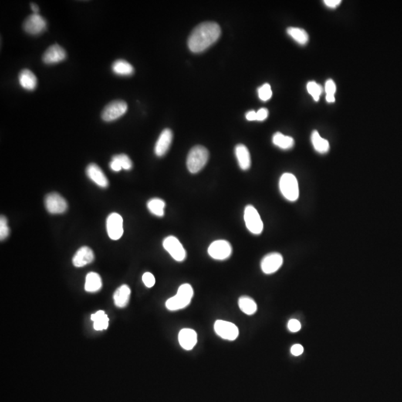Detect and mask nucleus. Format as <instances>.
<instances>
[{
	"mask_svg": "<svg viewBox=\"0 0 402 402\" xmlns=\"http://www.w3.org/2000/svg\"><path fill=\"white\" fill-rule=\"evenodd\" d=\"M221 30L214 22H205L197 25L188 40V46L194 53H200L210 47L219 39Z\"/></svg>",
	"mask_w": 402,
	"mask_h": 402,
	"instance_id": "f257e3e1",
	"label": "nucleus"
},
{
	"mask_svg": "<svg viewBox=\"0 0 402 402\" xmlns=\"http://www.w3.org/2000/svg\"><path fill=\"white\" fill-rule=\"evenodd\" d=\"M210 153L208 150L202 146L193 147L187 157V169L191 174H196L201 171L208 162Z\"/></svg>",
	"mask_w": 402,
	"mask_h": 402,
	"instance_id": "f03ea898",
	"label": "nucleus"
},
{
	"mask_svg": "<svg viewBox=\"0 0 402 402\" xmlns=\"http://www.w3.org/2000/svg\"><path fill=\"white\" fill-rule=\"evenodd\" d=\"M194 295L192 287L190 284L180 285L177 295L168 299L166 308L170 311H177L188 306Z\"/></svg>",
	"mask_w": 402,
	"mask_h": 402,
	"instance_id": "7ed1b4c3",
	"label": "nucleus"
},
{
	"mask_svg": "<svg viewBox=\"0 0 402 402\" xmlns=\"http://www.w3.org/2000/svg\"><path fill=\"white\" fill-rule=\"evenodd\" d=\"M279 190L283 197L291 202L296 201L299 198V190L297 179L291 173L282 174L279 180Z\"/></svg>",
	"mask_w": 402,
	"mask_h": 402,
	"instance_id": "20e7f679",
	"label": "nucleus"
},
{
	"mask_svg": "<svg viewBox=\"0 0 402 402\" xmlns=\"http://www.w3.org/2000/svg\"><path fill=\"white\" fill-rule=\"evenodd\" d=\"M244 221L247 230L254 235H260L262 233L264 224L255 207L251 205L246 207L244 214Z\"/></svg>",
	"mask_w": 402,
	"mask_h": 402,
	"instance_id": "39448f33",
	"label": "nucleus"
},
{
	"mask_svg": "<svg viewBox=\"0 0 402 402\" xmlns=\"http://www.w3.org/2000/svg\"><path fill=\"white\" fill-rule=\"evenodd\" d=\"M127 105L123 101H114L108 104L102 113V118L105 122H113L122 117L127 112Z\"/></svg>",
	"mask_w": 402,
	"mask_h": 402,
	"instance_id": "423d86ee",
	"label": "nucleus"
},
{
	"mask_svg": "<svg viewBox=\"0 0 402 402\" xmlns=\"http://www.w3.org/2000/svg\"><path fill=\"white\" fill-rule=\"evenodd\" d=\"M165 250L177 261H184L187 257V252L178 238L173 235L166 237L163 243Z\"/></svg>",
	"mask_w": 402,
	"mask_h": 402,
	"instance_id": "0eeeda50",
	"label": "nucleus"
},
{
	"mask_svg": "<svg viewBox=\"0 0 402 402\" xmlns=\"http://www.w3.org/2000/svg\"><path fill=\"white\" fill-rule=\"evenodd\" d=\"M106 231L112 240H119L124 233L123 218L116 212L111 213L106 219Z\"/></svg>",
	"mask_w": 402,
	"mask_h": 402,
	"instance_id": "6e6552de",
	"label": "nucleus"
},
{
	"mask_svg": "<svg viewBox=\"0 0 402 402\" xmlns=\"http://www.w3.org/2000/svg\"><path fill=\"white\" fill-rule=\"evenodd\" d=\"M232 246L225 240H218L210 244L208 254L212 258L216 260H225L232 254Z\"/></svg>",
	"mask_w": 402,
	"mask_h": 402,
	"instance_id": "1a4fd4ad",
	"label": "nucleus"
},
{
	"mask_svg": "<svg viewBox=\"0 0 402 402\" xmlns=\"http://www.w3.org/2000/svg\"><path fill=\"white\" fill-rule=\"evenodd\" d=\"M45 28L46 21L39 14L30 15L23 22V29L30 35H40L45 31Z\"/></svg>",
	"mask_w": 402,
	"mask_h": 402,
	"instance_id": "9d476101",
	"label": "nucleus"
},
{
	"mask_svg": "<svg viewBox=\"0 0 402 402\" xmlns=\"http://www.w3.org/2000/svg\"><path fill=\"white\" fill-rule=\"evenodd\" d=\"M45 208L51 214H62L67 210L66 200L58 193H51L45 199Z\"/></svg>",
	"mask_w": 402,
	"mask_h": 402,
	"instance_id": "9b49d317",
	"label": "nucleus"
},
{
	"mask_svg": "<svg viewBox=\"0 0 402 402\" xmlns=\"http://www.w3.org/2000/svg\"><path fill=\"white\" fill-rule=\"evenodd\" d=\"M214 331L218 336L227 340H235L239 334L238 327L235 324L224 320L216 321Z\"/></svg>",
	"mask_w": 402,
	"mask_h": 402,
	"instance_id": "f8f14e48",
	"label": "nucleus"
},
{
	"mask_svg": "<svg viewBox=\"0 0 402 402\" xmlns=\"http://www.w3.org/2000/svg\"><path fill=\"white\" fill-rule=\"evenodd\" d=\"M283 264V257L279 253H271L261 260V268L265 274L276 272Z\"/></svg>",
	"mask_w": 402,
	"mask_h": 402,
	"instance_id": "ddd939ff",
	"label": "nucleus"
},
{
	"mask_svg": "<svg viewBox=\"0 0 402 402\" xmlns=\"http://www.w3.org/2000/svg\"><path fill=\"white\" fill-rule=\"evenodd\" d=\"M66 58V51L58 44H54L44 52L42 61L46 64H55L64 61Z\"/></svg>",
	"mask_w": 402,
	"mask_h": 402,
	"instance_id": "4468645a",
	"label": "nucleus"
},
{
	"mask_svg": "<svg viewBox=\"0 0 402 402\" xmlns=\"http://www.w3.org/2000/svg\"><path fill=\"white\" fill-rule=\"evenodd\" d=\"M173 140V133L170 129L166 128L163 130L160 137L157 140L154 148V152L157 157H163L167 153L171 146Z\"/></svg>",
	"mask_w": 402,
	"mask_h": 402,
	"instance_id": "2eb2a0df",
	"label": "nucleus"
},
{
	"mask_svg": "<svg viewBox=\"0 0 402 402\" xmlns=\"http://www.w3.org/2000/svg\"><path fill=\"white\" fill-rule=\"evenodd\" d=\"M86 175L92 181L102 188H106L109 186V181L104 174L101 168L95 163H91L86 168Z\"/></svg>",
	"mask_w": 402,
	"mask_h": 402,
	"instance_id": "dca6fc26",
	"label": "nucleus"
},
{
	"mask_svg": "<svg viewBox=\"0 0 402 402\" xmlns=\"http://www.w3.org/2000/svg\"><path fill=\"white\" fill-rule=\"evenodd\" d=\"M93 251L88 247H81L72 258V263L76 268H82L92 263L94 260Z\"/></svg>",
	"mask_w": 402,
	"mask_h": 402,
	"instance_id": "f3484780",
	"label": "nucleus"
},
{
	"mask_svg": "<svg viewBox=\"0 0 402 402\" xmlns=\"http://www.w3.org/2000/svg\"><path fill=\"white\" fill-rule=\"evenodd\" d=\"M179 343L185 350H191L197 341V333L191 329H183L178 335Z\"/></svg>",
	"mask_w": 402,
	"mask_h": 402,
	"instance_id": "a211bd4d",
	"label": "nucleus"
},
{
	"mask_svg": "<svg viewBox=\"0 0 402 402\" xmlns=\"http://www.w3.org/2000/svg\"><path fill=\"white\" fill-rule=\"evenodd\" d=\"M235 156L241 170L247 171L251 168V158L250 151L244 145L239 144L235 146Z\"/></svg>",
	"mask_w": 402,
	"mask_h": 402,
	"instance_id": "6ab92c4d",
	"label": "nucleus"
},
{
	"mask_svg": "<svg viewBox=\"0 0 402 402\" xmlns=\"http://www.w3.org/2000/svg\"><path fill=\"white\" fill-rule=\"evenodd\" d=\"M19 83L26 90H34L38 85V79L35 74L29 69H23L19 75Z\"/></svg>",
	"mask_w": 402,
	"mask_h": 402,
	"instance_id": "aec40b11",
	"label": "nucleus"
},
{
	"mask_svg": "<svg viewBox=\"0 0 402 402\" xmlns=\"http://www.w3.org/2000/svg\"><path fill=\"white\" fill-rule=\"evenodd\" d=\"M130 289L127 285L119 287L113 295L114 303L119 308H125L130 300Z\"/></svg>",
	"mask_w": 402,
	"mask_h": 402,
	"instance_id": "412c9836",
	"label": "nucleus"
},
{
	"mask_svg": "<svg viewBox=\"0 0 402 402\" xmlns=\"http://www.w3.org/2000/svg\"><path fill=\"white\" fill-rule=\"evenodd\" d=\"M112 70L120 76H130L134 72V68L125 60H117L112 65Z\"/></svg>",
	"mask_w": 402,
	"mask_h": 402,
	"instance_id": "4be33fe9",
	"label": "nucleus"
},
{
	"mask_svg": "<svg viewBox=\"0 0 402 402\" xmlns=\"http://www.w3.org/2000/svg\"><path fill=\"white\" fill-rule=\"evenodd\" d=\"M102 282L100 275L95 272H90L86 275L85 290L87 292H96L102 288Z\"/></svg>",
	"mask_w": 402,
	"mask_h": 402,
	"instance_id": "5701e85b",
	"label": "nucleus"
},
{
	"mask_svg": "<svg viewBox=\"0 0 402 402\" xmlns=\"http://www.w3.org/2000/svg\"><path fill=\"white\" fill-rule=\"evenodd\" d=\"M273 143L279 148L288 150L295 146V140L291 136H285L282 133L277 132L273 136Z\"/></svg>",
	"mask_w": 402,
	"mask_h": 402,
	"instance_id": "b1692460",
	"label": "nucleus"
},
{
	"mask_svg": "<svg viewBox=\"0 0 402 402\" xmlns=\"http://www.w3.org/2000/svg\"><path fill=\"white\" fill-rule=\"evenodd\" d=\"M312 143L313 145L314 148L318 152V153H327L330 148L329 141L324 138L321 137L320 135L319 134L318 131L314 130L312 133Z\"/></svg>",
	"mask_w": 402,
	"mask_h": 402,
	"instance_id": "393cba45",
	"label": "nucleus"
},
{
	"mask_svg": "<svg viewBox=\"0 0 402 402\" xmlns=\"http://www.w3.org/2000/svg\"><path fill=\"white\" fill-rule=\"evenodd\" d=\"M91 319L93 321L95 330L102 331L107 329L109 318L104 311H99L96 314L92 315Z\"/></svg>",
	"mask_w": 402,
	"mask_h": 402,
	"instance_id": "a878e982",
	"label": "nucleus"
},
{
	"mask_svg": "<svg viewBox=\"0 0 402 402\" xmlns=\"http://www.w3.org/2000/svg\"><path fill=\"white\" fill-rule=\"evenodd\" d=\"M238 305L241 312L247 315H253L256 312L257 305L250 296H241L238 300Z\"/></svg>",
	"mask_w": 402,
	"mask_h": 402,
	"instance_id": "bb28decb",
	"label": "nucleus"
},
{
	"mask_svg": "<svg viewBox=\"0 0 402 402\" xmlns=\"http://www.w3.org/2000/svg\"><path fill=\"white\" fill-rule=\"evenodd\" d=\"M287 33L300 45H305L308 42V33L302 28L289 27L287 29Z\"/></svg>",
	"mask_w": 402,
	"mask_h": 402,
	"instance_id": "cd10ccee",
	"label": "nucleus"
},
{
	"mask_svg": "<svg viewBox=\"0 0 402 402\" xmlns=\"http://www.w3.org/2000/svg\"><path fill=\"white\" fill-rule=\"evenodd\" d=\"M147 207L149 211L154 215L157 216V217H163L164 216V209L166 207V203L162 199H150L148 202Z\"/></svg>",
	"mask_w": 402,
	"mask_h": 402,
	"instance_id": "c85d7f7f",
	"label": "nucleus"
},
{
	"mask_svg": "<svg viewBox=\"0 0 402 402\" xmlns=\"http://www.w3.org/2000/svg\"><path fill=\"white\" fill-rule=\"evenodd\" d=\"M307 90L308 93L313 97L315 102H318L319 96L322 94V89L320 85L315 82H309L307 85Z\"/></svg>",
	"mask_w": 402,
	"mask_h": 402,
	"instance_id": "c756f323",
	"label": "nucleus"
},
{
	"mask_svg": "<svg viewBox=\"0 0 402 402\" xmlns=\"http://www.w3.org/2000/svg\"><path fill=\"white\" fill-rule=\"evenodd\" d=\"M326 101L329 103H333L335 102V94L336 92V85L333 80H328L326 82Z\"/></svg>",
	"mask_w": 402,
	"mask_h": 402,
	"instance_id": "7c9ffc66",
	"label": "nucleus"
},
{
	"mask_svg": "<svg viewBox=\"0 0 402 402\" xmlns=\"http://www.w3.org/2000/svg\"><path fill=\"white\" fill-rule=\"evenodd\" d=\"M258 97L263 102H267V101L271 99L273 95L271 85L269 84H265V85L260 86L258 89Z\"/></svg>",
	"mask_w": 402,
	"mask_h": 402,
	"instance_id": "2f4dec72",
	"label": "nucleus"
},
{
	"mask_svg": "<svg viewBox=\"0 0 402 402\" xmlns=\"http://www.w3.org/2000/svg\"><path fill=\"white\" fill-rule=\"evenodd\" d=\"M113 158L117 160V161L120 163L122 169L129 171V170H130L132 167H133V163H132L130 157L126 155V154H124V153L119 154V155L114 156V157H113Z\"/></svg>",
	"mask_w": 402,
	"mask_h": 402,
	"instance_id": "473e14b6",
	"label": "nucleus"
},
{
	"mask_svg": "<svg viewBox=\"0 0 402 402\" xmlns=\"http://www.w3.org/2000/svg\"><path fill=\"white\" fill-rule=\"evenodd\" d=\"M10 233L9 227L8 226V221L5 216H1L0 218V239L1 241L5 240Z\"/></svg>",
	"mask_w": 402,
	"mask_h": 402,
	"instance_id": "72a5a7b5",
	"label": "nucleus"
},
{
	"mask_svg": "<svg viewBox=\"0 0 402 402\" xmlns=\"http://www.w3.org/2000/svg\"><path fill=\"white\" fill-rule=\"evenodd\" d=\"M143 281L145 285L148 288H152L155 285V278L153 274L149 272L145 273L143 275Z\"/></svg>",
	"mask_w": 402,
	"mask_h": 402,
	"instance_id": "f704fd0d",
	"label": "nucleus"
},
{
	"mask_svg": "<svg viewBox=\"0 0 402 402\" xmlns=\"http://www.w3.org/2000/svg\"><path fill=\"white\" fill-rule=\"evenodd\" d=\"M288 328L290 332L295 333L300 330L301 323L297 319H292L288 322Z\"/></svg>",
	"mask_w": 402,
	"mask_h": 402,
	"instance_id": "c9c22d12",
	"label": "nucleus"
},
{
	"mask_svg": "<svg viewBox=\"0 0 402 402\" xmlns=\"http://www.w3.org/2000/svg\"><path fill=\"white\" fill-rule=\"evenodd\" d=\"M268 113H268V109L261 108L256 112V121L262 122V121L265 120L268 118Z\"/></svg>",
	"mask_w": 402,
	"mask_h": 402,
	"instance_id": "e433bc0d",
	"label": "nucleus"
},
{
	"mask_svg": "<svg viewBox=\"0 0 402 402\" xmlns=\"http://www.w3.org/2000/svg\"><path fill=\"white\" fill-rule=\"evenodd\" d=\"M303 346L300 344H295L291 349V354H292L293 355H295V356H299V355L303 353Z\"/></svg>",
	"mask_w": 402,
	"mask_h": 402,
	"instance_id": "4c0bfd02",
	"label": "nucleus"
},
{
	"mask_svg": "<svg viewBox=\"0 0 402 402\" xmlns=\"http://www.w3.org/2000/svg\"><path fill=\"white\" fill-rule=\"evenodd\" d=\"M324 3L331 8H335L341 3V0H325Z\"/></svg>",
	"mask_w": 402,
	"mask_h": 402,
	"instance_id": "58836bf2",
	"label": "nucleus"
},
{
	"mask_svg": "<svg viewBox=\"0 0 402 402\" xmlns=\"http://www.w3.org/2000/svg\"><path fill=\"white\" fill-rule=\"evenodd\" d=\"M110 167L113 171H116V172H118V171H120L122 169L120 163H119L117 160H115V159L113 158H112V161L110 162Z\"/></svg>",
	"mask_w": 402,
	"mask_h": 402,
	"instance_id": "ea45409f",
	"label": "nucleus"
},
{
	"mask_svg": "<svg viewBox=\"0 0 402 402\" xmlns=\"http://www.w3.org/2000/svg\"><path fill=\"white\" fill-rule=\"evenodd\" d=\"M245 116L248 121H256V112L254 110L247 112Z\"/></svg>",
	"mask_w": 402,
	"mask_h": 402,
	"instance_id": "a19ab883",
	"label": "nucleus"
},
{
	"mask_svg": "<svg viewBox=\"0 0 402 402\" xmlns=\"http://www.w3.org/2000/svg\"><path fill=\"white\" fill-rule=\"evenodd\" d=\"M30 6H31V9H32V11H33V14H38V12H39L40 9H39V7H38V5H36V4H35V3H31V5H30Z\"/></svg>",
	"mask_w": 402,
	"mask_h": 402,
	"instance_id": "79ce46f5",
	"label": "nucleus"
}]
</instances>
